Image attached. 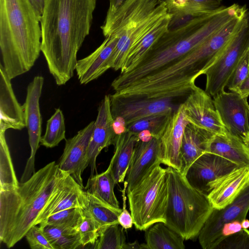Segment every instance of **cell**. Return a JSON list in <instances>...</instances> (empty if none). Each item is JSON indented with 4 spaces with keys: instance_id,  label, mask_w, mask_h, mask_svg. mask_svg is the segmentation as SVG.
I'll list each match as a JSON object with an SVG mask.
<instances>
[{
    "instance_id": "obj_42",
    "label": "cell",
    "mask_w": 249,
    "mask_h": 249,
    "mask_svg": "<svg viewBox=\"0 0 249 249\" xmlns=\"http://www.w3.org/2000/svg\"><path fill=\"white\" fill-rule=\"evenodd\" d=\"M243 229L241 222L239 220H234L224 224L218 237V245L225 238L241 231Z\"/></svg>"
},
{
    "instance_id": "obj_36",
    "label": "cell",
    "mask_w": 249,
    "mask_h": 249,
    "mask_svg": "<svg viewBox=\"0 0 249 249\" xmlns=\"http://www.w3.org/2000/svg\"><path fill=\"white\" fill-rule=\"evenodd\" d=\"M84 218L78 229L81 245L83 247L96 244L99 237L100 229L93 219L84 211Z\"/></svg>"
},
{
    "instance_id": "obj_40",
    "label": "cell",
    "mask_w": 249,
    "mask_h": 249,
    "mask_svg": "<svg viewBox=\"0 0 249 249\" xmlns=\"http://www.w3.org/2000/svg\"><path fill=\"white\" fill-rule=\"evenodd\" d=\"M32 227L25 237L30 248L32 249H54L43 233L40 226Z\"/></svg>"
},
{
    "instance_id": "obj_14",
    "label": "cell",
    "mask_w": 249,
    "mask_h": 249,
    "mask_svg": "<svg viewBox=\"0 0 249 249\" xmlns=\"http://www.w3.org/2000/svg\"><path fill=\"white\" fill-rule=\"evenodd\" d=\"M215 107L227 131L241 141L249 133V104L247 97L225 90L213 97Z\"/></svg>"
},
{
    "instance_id": "obj_3",
    "label": "cell",
    "mask_w": 249,
    "mask_h": 249,
    "mask_svg": "<svg viewBox=\"0 0 249 249\" xmlns=\"http://www.w3.org/2000/svg\"><path fill=\"white\" fill-rule=\"evenodd\" d=\"M69 175L55 161L36 172L17 188L0 191V241L14 247L36 221L61 183Z\"/></svg>"
},
{
    "instance_id": "obj_31",
    "label": "cell",
    "mask_w": 249,
    "mask_h": 249,
    "mask_svg": "<svg viewBox=\"0 0 249 249\" xmlns=\"http://www.w3.org/2000/svg\"><path fill=\"white\" fill-rule=\"evenodd\" d=\"M5 132L0 131V191L17 188L19 184L14 169Z\"/></svg>"
},
{
    "instance_id": "obj_19",
    "label": "cell",
    "mask_w": 249,
    "mask_h": 249,
    "mask_svg": "<svg viewBox=\"0 0 249 249\" xmlns=\"http://www.w3.org/2000/svg\"><path fill=\"white\" fill-rule=\"evenodd\" d=\"M83 189L71 175H68L39 215L36 225L60 211L76 207L84 209L87 196Z\"/></svg>"
},
{
    "instance_id": "obj_27",
    "label": "cell",
    "mask_w": 249,
    "mask_h": 249,
    "mask_svg": "<svg viewBox=\"0 0 249 249\" xmlns=\"http://www.w3.org/2000/svg\"><path fill=\"white\" fill-rule=\"evenodd\" d=\"M146 249H184V238L164 223L157 222L145 230Z\"/></svg>"
},
{
    "instance_id": "obj_2",
    "label": "cell",
    "mask_w": 249,
    "mask_h": 249,
    "mask_svg": "<svg viewBox=\"0 0 249 249\" xmlns=\"http://www.w3.org/2000/svg\"><path fill=\"white\" fill-rule=\"evenodd\" d=\"M246 10V6L236 3L228 7L220 6L211 14L193 18L176 28L169 29L132 70L120 73L113 80L112 88L117 92L179 59Z\"/></svg>"
},
{
    "instance_id": "obj_8",
    "label": "cell",
    "mask_w": 249,
    "mask_h": 249,
    "mask_svg": "<svg viewBox=\"0 0 249 249\" xmlns=\"http://www.w3.org/2000/svg\"><path fill=\"white\" fill-rule=\"evenodd\" d=\"M249 49V10L248 9L220 55L204 72L205 91L212 97L224 91L241 58Z\"/></svg>"
},
{
    "instance_id": "obj_34",
    "label": "cell",
    "mask_w": 249,
    "mask_h": 249,
    "mask_svg": "<svg viewBox=\"0 0 249 249\" xmlns=\"http://www.w3.org/2000/svg\"><path fill=\"white\" fill-rule=\"evenodd\" d=\"M124 228L119 223L101 228L99 237L95 244L97 249H123L126 244Z\"/></svg>"
},
{
    "instance_id": "obj_17",
    "label": "cell",
    "mask_w": 249,
    "mask_h": 249,
    "mask_svg": "<svg viewBox=\"0 0 249 249\" xmlns=\"http://www.w3.org/2000/svg\"><path fill=\"white\" fill-rule=\"evenodd\" d=\"M110 97L106 95L101 101L87 151L88 164L90 167V176L96 171V161L98 155L105 148L113 145L116 136L113 127Z\"/></svg>"
},
{
    "instance_id": "obj_44",
    "label": "cell",
    "mask_w": 249,
    "mask_h": 249,
    "mask_svg": "<svg viewBox=\"0 0 249 249\" xmlns=\"http://www.w3.org/2000/svg\"><path fill=\"white\" fill-rule=\"evenodd\" d=\"M237 92L243 97L248 98L249 96V77L242 83Z\"/></svg>"
},
{
    "instance_id": "obj_5",
    "label": "cell",
    "mask_w": 249,
    "mask_h": 249,
    "mask_svg": "<svg viewBox=\"0 0 249 249\" xmlns=\"http://www.w3.org/2000/svg\"><path fill=\"white\" fill-rule=\"evenodd\" d=\"M169 14L160 0H126L114 13L107 15L101 28L106 37H117L107 69L120 70L130 50Z\"/></svg>"
},
{
    "instance_id": "obj_28",
    "label": "cell",
    "mask_w": 249,
    "mask_h": 249,
    "mask_svg": "<svg viewBox=\"0 0 249 249\" xmlns=\"http://www.w3.org/2000/svg\"><path fill=\"white\" fill-rule=\"evenodd\" d=\"M116 184L111 167L109 165L104 172L90 177L85 189L88 194L95 196L107 205L120 209L119 202L114 192Z\"/></svg>"
},
{
    "instance_id": "obj_37",
    "label": "cell",
    "mask_w": 249,
    "mask_h": 249,
    "mask_svg": "<svg viewBox=\"0 0 249 249\" xmlns=\"http://www.w3.org/2000/svg\"><path fill=\"white\" fill-rule=\"evenodd\" d=\"M249 77V49L240 59L230 78L227 87L237 92L242 83Z\"/></svg>"
},
{
    "instance_id": "obj_26",
    "label": "cell",
    "mask_w": 249,
    "mask_h": 249,
    "mask_svg": "<svg viewBox=\"0 0 249 249\" xmlns=\"http://www.w3.org/2000/svg\"><path fill=\"white\" fill-rule=\"evenodd\" d=\"M172 16L169 14L129 51L120 70L126 72L132 70L141 60L152 46L168 30Z\"/></svg>"
},
{
    "instance_id": "obj_23",
    "label": "cell",
    "mask_w": 249,
    "mask_h": 249,
    "mask_svg": "<svg viewBox=\"0 0 249 249\" xmlns=\"http://www.w3.org/2000/svg\"><path fill=\"white\" fill-rule=\"evenodd\" d=\"M214 135L190 123L186 126L179 153L180 172L183 175L196 160L207 152Z\"/></svg>"
},
{
    "instance_id": "obj_6",
    "label": "cell",
    "mask_w": 249,
    "mask_h": 249,
    "mask_svg": "<svg viewBox=\"0 0 249 249\" xmlns=\"http://www.w3.org/2000/svg\"><path fill=\"white\" fill-rule=\"evenodd\" d=\"M166 169L169 196L165 224L185 240L193 239L213 208L207 196L193 187L179 171Z\"/></svg>"
},
{
    "instance_id": "obj_35",
    "label": "cell",
    "mask_w": 249,
    "mask_h": 249,
    "mask_svg": "<svg viewBox=\"0 0 249 249\" xmlns=\"http://www.w3.org/2000/svg\"><path fill=\"white\" fill-rule=\"evenodd\" d=\"M84 216L83 209L72 208L66 209L49 216L40 224L78 230Z\"/></svg>"
},
{
    "instance_id": "obj_21",
    "label": "cell",
    "mask_w": 249,
    "mask_h": 249,
    "mask_svg": "<svg viewBox=\"0 0 249 249\" xmlns=\"http://www.w3.org/2000/svg\"><path fill=\"white\" fill-rule=\"evenodd\" d=\"M189 123L181 103L175 110L161 137L163 153L162 163L180 170L179 153L184 132Z\"/></svg>"
},
{
    "instance_id": "obj_4",
    "label": "cell",
    "mask_w": 249,
    "mask_h": 249,
    "mask_svg": "<svg viewBox=\"0 0 249 249\" xmlns=\"http://www.w3.org/2000/svg\"><path fill=\"white\" fill-rule=\"evenodd\" d=\"M40 20L29 0H0L2 65L11 80L30 71L39 56Z\"/></svg>"
},
{
    "instance_id": "obj_10",
    "label": "cell",
    "mask_w": 249,
    "mask_h": 249,
    "mask_svg": "<svg viewBox=\"0 0 249 249\" xmlns=\"http://www.w3.org/2000/svg\"><path fill=\"white\" fill-rule=\"evenodd\" d=\"M43 84L44 78L42 76H36L33 78L27 86L25 101L22 105L26 127L29 136L31 154L21 177V183L28 180L36 172L35 156L42 137V117L40 110L39 99Z\"/></svg>"
},
{
    "instance_id": "obj_13",
    "label": "cell",
    "mask_w": 249,
    "mask_h": 249,
    "mask_svg": "<svg viewBox=\"0 0 249 249\" xmlns=\"http://www.w3.org/2000/svg\"><path fill=\"white\" fill-rule=\"evenodd\" d=\"M182 104L185 117L190 123L215 134L226 135L228 133L213 100L205 90L196 86Z\"/></svg>"
},
{
    "instance_id": "obj_29",
    "label": "cell",
    "mask_w": 249,
    "mask_h": 249,
    "mask_svg": "<svg viewBox=\"0 0 249 249\" xmlns=\"http://www.w3.org/2000/svg\"><path fill=\"white\" fill-rule=\"evenodd\" d=\"M39 226L54 249H74L82 246L77 230L46 224Z\"/></svg>"
},
{
    "instance_id": "obj_15",
    "label": "cell",
    "mask_w": 249,
    "mask_h": 249,
    "mask_svg": "<svg viewBox=\"0 0 249 249\" xmlns=\"http://www.w3.org/2000/svg\"><path fill=\"white\" fill-rule=\"evenodd\" d=\"M94 125V121H92L73 137L66 140L63 153L57 164L60 170L71 175L83 188L82 175L89 166L87 151Z\"/></svg>"
},
{
    "instance_id": "obj_24",
    "label": "cell",
    "mask_w": 249,
    "mask_h": 249,
    "mask_svg": "<svg viewBox=\"0 0 249 249\" xmlns=\"http://www.w3.org/2000/svg\"><path fill=\"white\" fill-rule=\"evenodd\" d=\"M139 140L138 134L127 130L116 136L114 153L109 165L116 184L124 181L136 144Z\"/></svg>"
},
{
    "instance_id": "obj_50",
    "label": "cell",
    "mask_w": 249,
    "mask_h": 249,
    "mask_svg": "<svg viewBox=\"0 0 249 249\" xmlns=\"http://www.w3.org/2000/svg\"><path fill=\"white\" fill-rule=\"evenodd\" d=\"M243 142L249 148V133L246 136Z\"/></svg>"
},
{
    "instance_id": "obj_33",
    "label": "cell",
    "mask_w": 249,
    "mask_h": 249,
    "mask_svg": "<svg viewBox=\"0 0 249 249\" xmlns=\"http://www.w3.org/2000/svg\"><path fill=\"white\" fill-rule=\"evenodd\" d=\"M66 126L62 111L56 108L54 113L48 119L44 135L41 137L40 144L47 148H53L66 140Z\"/></svg>"
},
{
    "instance_id": "obj_12",
    "label": "cell",
    "mask_w": 249,
    "mask_h": 249,
    "mask_svg": "<svg viewBox=\"0 0 249 249\" xmlns=\"http://www.w3.org/2000/svg\"><path fill=\"white\" fill-rule=\"evenodd\" d=\"M241 166L217 154L205 152L190 166L185 177L193 187L207 196L214 182Z\"/></svg>"
},
{
    "instance_id": "obj_43",
    "label": "cell",
    "mask_w": 249,
    "mask_h": 249,
    "mask_svg": "<svg viewBox=\"0 0 249 249\" xmlns=\"http://www.w3.org/2000/svg\"><path fill=\"white\" fill-rule=\"evenodd\" d=\"M113 127L116 135L124 133L127 130L124 120L120 117L113 118Z\"/></svg>"
},
{
    "instance_id": "obj_38",
    "label": "cell",
    "mask_w": 249,
    "mask_h": 249,
    "mask_svg": "<svg viewBox=\"0 0 249 249\" xmlns=\"http://www.w3.org/2000/svg\"><path fill=\"white\" fill-rule=\"evenodd\" d=\"M215 249H249V230L243 229L222 241Z\"/></svg>"
},
{
    "instance_id": "obj_32",
    "label": "cell",
    "mask_w": 249,
    "mask_h": 249,
    "mask_svg": "<svg viewBox=\"0 0 249 249\" xmlns=\"http://www.w3.org/2000/svg\"><path fill=\"white\" fill-rule=\"evenodd\" d=\"M173 112L161 113L149 116L127 125L126 129L137 134L146 130L151 133L153 138L160 139L163 133Z\"/></svg>"
},
{
    "instance_id": "obj_18",
    "label": "cell",
    "mask_w": 249,
    "mask_h": 249,
    "mask_svg": "<svg viewBox=\"0 0 249 249\" xmlns=\"http://www.w3.org/2000/svg\"><path fill=\"white\" fill-rule=\"evenodd\" d=\"M249 184V166L239 167L214 182L208 198L214 209H221L231 204Z\"/></svg>"
},
{
    "instance_id": "obj_20",
    "label": "cell",
    "mask_w": 249,
    "mask_h": 249,
    "mask_svg": "<svg viewBox=\"0 0 249 249\" xmlns=\"http://www.w3.org/2000/svg\"><path fill=\"white\" fill-rule=\"evenodd\" d=\"M26 127L24 109L14 93L11 79L0 64V131Z\"/></svg>"
},
{
    "instance_id": "obj_1",
    "label": "cell",
    "mask_w": 249,
    "mask_h": 249,
    "mask_svg": "<svg viewBox=\"0 0 249 249\" xmlns=\"http://www.w3.org/2000/svg\"><path fill=\"white\" fill-rule=\"evenodd\" d=\"M96 4V0H46L40 20L41 51L58 86L66 84L73 75Z\"/></svg>"
},
{
    "instance_id": "obj_9",
    "label": "cell",
    "mask_w": 249,
    "mask_h": 249,
    "mask_svg": "<svg viewBox=\"0 0 249 249\" xmlns=\"http://www.w3.org/2000/svg\"><path fill=\"white\" fill-rule=\"evenodd\" d=\"M113 118H122L126 125L149 116L176 110L180 104H175L172 97L137 98L109 95Z\"/></svg>"
},
{
    "instance_id": "obj_41",
    "label": "cell",
    "mask_w": 249,
    "mask_h": 249,
    "mask_svg": "<svg viewBox=\"0 0 249 249\" xmlns=\"http://www.w3.org/2000/svg\"><path fill=\"white\" fill-rule=\"evenodd\" d=\"M124 188L122 190V197L123 200V208L121 213L118 216V222L119 224L124 229L131 228L133 224V220L131 213H129L126 208L125 192H126L127 183L124 182Z\"/></svg>"
},
{
    "instance_id": "obj_45",
    "label": "cell",
    "mask_w": 249,
    "mask_h": 249,
    "mask_svg": "<svg viewBox=\"0 0 249 249\" xmlns=\"http://www.w3.org/2000/svg\"><path fill=\"white\" fill-rule=\"evenodd\" d=\"M32 5L41 17L44 9L46 0H29Z\"/></svg>"
},
{
    "instance_id": "obj_22",
    "label": "cell",
    "mask_w": 249,
    "mask_h": 249,
    "mask_svg": "<svg viewBox=\"0 0 249 249\" xmlns=\"http://www.w3.org/2000/svg\"><path fill=\"white\" fill-rule=\"evenodd\" d=\"M117 41L115 36H107L93 52L77 60L75 71L81 84H87L98 78L108 70L107 63Z\"/></svg>"
},
{
    "instance_id": "obj_49",
    "label": "cell",
    "mask_w": 249,
    "mask_h": 249,
    "mask_svg": "<svg viewBox=\"0 0 249 249\" xmlns=\"http://www.w3.org/2000/svg\"><path fill=\"white\" fill-rule=\"evenodd\" d=\"M241 225L243 229H248L249 228V220L246 218L243 219L241 222Z\"/></svg>"
},
{
    "instance_id": "obj_25",
    "label": "cell",
    "mask_w": 249,
    "mask_h": 249,
    "mask_svg": "<svg viewBox=\"0 0 249 249\" xmlns=\"http://www.w3.org/2000/svg\"><path fill=\"white\" fill-rule=\"evenodd\" d=\"M207 152L222 156L239 165L249 166V148L228 132L226 135L215 134Z\"/></svg>"
},
{
    "instance_id": "obj_30",
    "label": "cell",
    "mask_w": 249,
    "mask_h": 249,
    "mask_svg": "<svg viewBox=\"0 0 249 249\" xmlns=\"http://www.w3.org/2000/svg\"><path fill=\"white\" fill-rule=\"evenodd\" d=\"M86 193L87 203L83 210L93 219L100 229L119 223L118 216L122 209L113 208L95 196Z\"/></svg>"
},
{
    "instance_id": "obj_48",
    "label": "cell",
    "mask_w": 249,
    "mask_h": 249,
    "mask_svg": "<svg viewBox=\"0 0 249 249\" xmlns=\"http://www.w3.org/2000/svg\"><path fill=\"white\" fill-rule=\"evenodd\" d=\"M142 249V246L137 241H135L133 243H126L123 249Z\"/></svg>"
},
{
    "instance_id": "obj_46",
    "label": "cell",
    "mask_w": 249,
    "mask_h": 249,
    "mask_svg": "<svg viewBox=\"0 0 249 249\" xmlns=\"http://www.w3.org/2000/svg\"><path fill=\"white\" fill-rule=\"evenodd\" d=\"M126 0H109V5L107 15L114 13Z\"/></svg>"
},
{
    "instance_id": "obj_16",
    "label": "cell",
    "mask_w": 249,
    "mask_h": 249,
    "mask_svg": "<svg viewBox=\"0 0 249 249\" xmlns=\"http://www.w3.org/2000/svg\"><path fill=\"white\" fill-rule=\"evenodd\" d=\"M163 153L160 139L136 144L126 175V192L131 191L155 167L162 163Z\"/></svg>"
},
{
    "instance_id": "obj_39",
    "label": "cell",
    "mask_w": 249,
    "mask_h": 249,
    "mask_svg": "<svg viewBox=\"0 0 249 249\" xmlns=\"http://www.w3.org/2000/svg\"><path fill=\"white\" fill-rule=\"evenodd\" d=\"M222 0H188L191 15L198 17L211 14L220 7Z\"/></svg>"
},
{
    "instance_id": "obj_7",
    "label": "cell",
    "mask_w": 249,
    "mask_h": 249,
    "mask_svg": "<svg viewBox=\"0 0 249 249\" xmlns=\"http://www.w3.org/2000/svg\"><path fill=\"white\" fill-rule=\"evenodd\" d=\"M168 196L166 169L160 165L127 192L130 213L137 230L145 231L157 222L165 223Z\"/></svg>"
},
{
    "instance_id": "obj_11",
    "label": "cell",
    "mask_w": 249,
    "mask_h": 249,
    "mask_svg": "<svg viewBox=\"0 0 249 249\" xmlns=\"http://www.w3.org/2000/svg\"><path fill=\"white\" fill-rule=\"evenodd\" d=\"M249 211V184L230 204L221 209H213L198 235L203 249H214L218 245V237L223 225L234 220L241 222Z\"/></svg>"
},
{
    "instance_id": "obj_47",
    "label": "cell",
    "mask_w": 249,
    "mask_h": 249,
    "mask_svg": "<svg viewBox=\"0 0 249 249\" xmlns=\"http://www.w3.org/2000/svg\"><path fill=\"white\" fill-rule=\"evenodd\" d=\"M138 135L140 140L143 142L149 141L153 138L151 133L146 130L141 131Z\"/></svg>"
}]
</instances>
